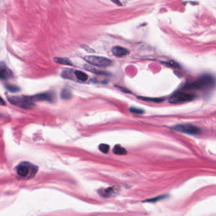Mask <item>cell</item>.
Masks as SVG:
<instances>
[{
	"instance_id": "cell-15",
	"label": "cell",
	"mask_w": 216,
	"mask_h": 216,
	"mask_svg": "<svg viewBox=\"0 0 216 216\" xmlns=\"http://www.w3.org/2000/svg\"><path fill=\"white\" fill-rule=\"evenodd\" d=\"M114 191V189L112 188H108L106 189H104L101 190V196H105V197H108L112 195V193Z\"/></svg>"
},
{
	"instance_id": "cell-13",
	"label": "cell",
	"mask_w": 216,
	"mask_h": 216,
	"mask_svg": "<svg viewBox=\"0 0 216 216\" xmlns=\"http://www.w3.org/2000/svg\"><path fill=\"white\" fill-rule=\"evenodd\" d=\"M60 95H61V98L63 99V100H67L72 98V92L68 89L65 88L62 90Z\"/></svg>"
},
{
	"instance_id": "cell-5",
	"label": "cell",
	"mask_w": 216,
	"mask_h": 216,
	"mask_svg": "<svg viewBox=\"0 0 216 216\" xmlns=\"http://www.w3.org/2000/svg\"><path fill=\"white\" fill-rule=\"evenodd\" d=\"M174 130H176L178 132H183L185 134H188L190 135H196L200 133V129L198 127L189 124H178L172 127Z\"/></svg>"
},
{
	"instance_id": "cell-18",
	"label": "cell",
	"mask_w": 216,
	"mask_h": 216,
	"mask_svg": "<svg viewBox=\"0 0 216 216\" xmlns=\"http://www.w3.org/2000/svg\"><path fill=\"white\" fill-rule=\"evenodd\" d=\"M99 149H100L102 152L104 154H107L108 152L110 147L107 144H100V146H99Z\"/></svg>"
},
{
	"instance_id": "cell-2",
	"label": "cell",
	"mask_w": 216,
	"mask_h": 216,
	"mask_svg": "<svg viewBox=\"0 0 216 216\" xmlns=\"http://www.w3.org/2000/svg\"><path fill=\"white\" fill-rule=\"evenodd\" d=\"M8 100L11 103L21 108H30L34 106V101L31 96H12L8 98Z\"/></svg>"
},
{
	"instance_id": "cell-1",
	"label": "cell",
	"mask_w": 216,
	"mask_h": 216,
	"mask_svg": "<svg viewBox=\"0 0 216 216\" xmlns=\"http://www.w3.org/2000/svg\"><path fill=\"white\" fill-rule=\"evenodd\" d=\"M215 79L211 75H204L197 80L186 84L183 89L185 90H205L215 86Z\"/></svg>"
},
{
	"instance_id": "cell-16",
	"label": "cell",
	"mask_w": 216,
	"mask_h": 216,
	"mask_svg": "<svg viewBox=\"0 0 216 216\" xmlns=\"http://www.w3.org/2000/svg\"><path fill=\"white\" fill-rule=\"evenodd\" d=\"M5 86L6 87V89L11 93H17L20 91L19 87L15 85L6 84Z\"/></svg>"
},
{
	"instance_id": "cell-12",
	"label": "cell",
	"mask_w": 216,
	"mask_h": 216,
	"mask_svg": "<svg viewBox=\"0 0 216 216\" xmlns=\"http://www.w3.org/2000/svg\"><path fill=\"white\" fill-rule=\"evenodd\" d=\"M113 151L115 154L119 155H126L127 154L126 150L124 148L121 147V146L119 145H117L115 146L113 149Z\"/></svg>"
},
{
	"instance_id": "cell-8",
	"label": "cell",
	"mask_w": 216,
	"mask_h": 216,
	"mask_svg": "<svg viewBox=\"0 0 216 216\" xmlns=\"http://www.w3.org/2000/svg\"><path fill=\"white\" fill-rule=\"evenodd\" d=\"M112 52L114 56L117 57L124 56L129 53V51L127 49L119 46H116L113 47L112 48Z\"/></svg>"
},
{
	"instance_id": "cell-20",
	"label": "cell",
	"mask_w": 216,
	"mask_h": 216,
	"mask_svg": "<svg viewBox=\"0 0 216 216\" xmlns=\"http://www.w3.org/2000/svg\"><path fill=\"white\" fill-rule=\"evenodd\" d=\"M129 110L131 113L136 114H141L144 113V110L143 109L136 107H131L129 108Z\"/></svg>"
},
{
	"instance_id": "cell-24",
	"label": "cell",
	"mask_w": 216,
	"mask_h": 216,
	"mask_svg": "<svg viewBox=\"0 0 216 216\" xmlns=\"http://www.w3.org/2000/svg\"><path fill=\"white\" fill-rule=\"evenodd\" d=\"M112 2H113V3H114L115 4L118 5L119 6H122V4H121V3H120L119 1H114V0H113Z\"/></svg>"
},
{
	"instance_id": "cell-19",
	"label": "cell",
	"mask_w": 216,
	"mask_h": 216,
	"mask_svg": "<svg viewBox=\"0 0 216 216\" xmlns=\"http://www.w3.org/2000/svg\"><path fill=\"white\" fill-rule=\"evenodd\" d=\"M166 197V195H160V196H156V197L152 198H150V199H148L147 200H145V202H158V201H160V200L163 199V198H165Z\"/></svg>"
},
{
	"instance_id": "cell-22",
	"label": "cell",
	"mask_w": 216,
	"mask_h": 216,
	"mask_svg": "<svg viewBox=\"0 0 216 216\" xmlns=\"http://www.w3.org/2000/svg\"><path fill=\"white\" fill-rule=\"evenodd\" d=\"M166 63L168 65L171 66V67H178V63H176V62H172V61H170V62H169L168 63Z\"/></svg>"
},
{
	"instance_id": "cell-11",
	"label": "cell",
	"mask_w": 216,
	"mask_h": 216,
	"mask_svg": "<svg viewBox=\"0 0 216 216\" xmlns=\"http://www.w3.org/2000/svg\"><path fill=\"white\" fill-rule=\"evenodd\" d=\"M75 75L77 79L81 81H86L88 79V75L84 72H82L80 71H75Z\"/></svg>"
},
{
	"instance_id": "cell-9",
	"label": "cell",
	"mask_w": 216,
	"mask_h": 216,
	"mask_svg": "<svg viewBox=\"0 0 216 216\" xmlns=\"http://www.w3.org/2000/svg\"><path fill=\"white\" fill-rule=\"evenodd\" d=\"M11 71L6 66L3 65V63L1 65V74H0V76L2 80H5L8 79L11 76Z\"/></svg>"
},
{
	"instance_id": "cell-21",
	"label": "cell",
	"mask_w": 216,
	"mask_h": 216,
	"mask_svg": "<svg viewBox=\"0 0 216 216\" xmlns=\"http://www.w3.org/2000/svg\"><path fill=\"white\" fill-rule=\"evenodd\" d=\"M115 87H116V88H117L118 90H119L120 91H121L122 92H124V93H131L130 91L127 90V89L124 88V87H122V86H115Z\"/></svg>"
},
{
	"instance_id": "cell-10",
	"label": "cell",
	"mask_w": 216,
	"mask_h": 216,
	"mask_svg": "<svg viewBox=\"0 0 216 216\" xmlns=\"http://www.w3.org/2000/svg\"><path fill=\"white\" fill-rule=\"evenodd\" d=\"M54 60L55 62L62 64V65H72L73 64L72 62L67 58H54Z\"/></svg>"
},
{
	"instance_id": "cell-7",
	"label": "cell",
	"mask_w": 216,
	"mask_h": 216,
	"mask_svg": "<svg viewBox=\"0 0 216 216\" xmlns=\"http://www.w3.org/2000/svg\"><path fill=\"white\" fill-rule=\"evenodd\" d=\"M34 102L35 101H46L48 102H53L55 100V95L53 93L46 92L39 93V94L31 96Z\"/></svg>"
},
{
	"instance_id": "cell-14",
	"label": "cell",
	"mask_w": 216,
	"mask_h": 216,
	"mask_svg": "<svg viewBox=\"0 0 216 216\" xmlns=\"http://www.w3.org/2000/svg\"><path fill=\"white\" fill-rule=\"evenodd\" d=\"M138 99L140 100H145V101H148V102H152L155 103H159L163 102V99L161 98H148V97H143V96H138Z\"/></svg>"
},
{
	"instance_id": "cell-17",
	"label": "cell",
	"mask_w": 216,
	"mask_h": 216,
	"mask_svg": "<svg viewBox=\"0 0 216 216\" xmlns=\"http://www.w3.org/2000/svg\"><path fill=\"white\" fill-rule=\"evenodd\" d=\"M84 68L86 70H87V71H90V72H91L93 73H95V74H107L105 72H102L100 71H98V70H96L95 69V68L92 67L91 66H88V65H85L84 67Z\"/></svg>"
},
{
	"instance_id": "cell-4",
	"label": "cell",
	"mask_w": 216,
	"mask_h": 216,
	"mask_svg": "<svg viewBox=\"0 0 216 216\" xmlns=\"http://www.w3.org/2000/svg\"><path fill=\"white\" fill-rule=\"evenodd\" d=\"M195 98V95L192 93L185 91H177L169 98V102L172 103H180L190 102Z\"/></svg>"
},
{
	"instance_id": "cell-6",
	"label": "cell",
	"mask_w": 216,
	"mask_h": 216,
	"mask_svg": "<svg viewBox=\"0 0 216 216\" xmlns=\"http://www.w3.org/2000/svg\"><path fill=\"white\" fill-rule=\"evenodd\" d=\"M30 170L34 172H36V171H35V168H32L31 164L28 163L27 162L22 163L17 167V174H18L20 176L23 178L27 177L29 174L31 175L34 174L31 171H30Z\"/></svg>"
},
{
	"instance_id": "cell-3",
	"label": "cell",
	"mask_w": 216,
	"mask_h": 216,
	"mask_svg": "<svg viewBox=\"0 0 216 216\" xmlns=\"http://www.w3.org/2000/svg\"><path fill=\"white\" fill-rule=\"evenodd\" d=\"M84 58L87 63H89L91 65L98 67H107L110 66L112 64V60L103 56H86Z\"/></svg>"
},
{
	"instance_id": "cell-23",
	"label": "cell",
	"mask_w": 216,
	"mask_h": 216,
	"mask_svg": "<svg viewBox=\"0 0 216 216\" xmlns=\"http://www.w3.org/2000/svg\"><path fill=\"white\" fill-rule=\"evenodd\" d=\"M83 48L84 49H85L86 51H88V50H90L91 52H92V53H94V50H92V49H91V48H90L89 47H88V46H83Z\"/></svg>"
}]
</instances>
